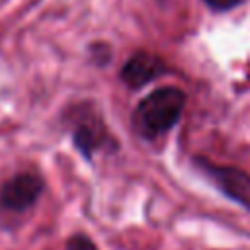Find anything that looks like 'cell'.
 <instances>
[{"label":"cell","instance_id":"obj_1","mask_svg":"<svg viewBox=\"0 0 250 250\" xmlns=\"http://www.w3.org/2000/svg\"><path fill=\"white\" fill-rule=\"evenodd\" d=\"M184 104L186 94L178 88L154 90L137 105L133 113V125L143 137L154 139L178 123Z\"/></svg>","mask_w":250,"mask_h":250},{"label":"cell","instance_id":"obj_2","mask_svg":"<svg viewBox=\"0 0 250 250\" xmlns=\"http://www.w3.org/2000/svg\"><path fill=\"white\" fill-rule=\"evenodd\" d=\"M41 189H43L41 178L31 174V172H23V174H18V176L10 178L2 186L0 201H2L4 207L12 209V211H23V209H27L29 205L35 203Z\"/></svg>","mask_w":250,"mask_h":250},{"label":"cell","instance_id":"obj_3","mask_svg":"<svg viewBox=\"0 0 250 250\" xmlns=\"http://www.w3.org/2000/svg\"><path fill=\"white\" fill-rule=\"evenodd\" d=\"M199 166L209 174L211 180H215L223 193L250 209V176L246 172L229 166H213L205 160H199Z\"/></svg>","mask_w":250,"mask_h":250},{"label":"cell","instance_id":"obj_4","mask_svg":"<svg viewBox=\"0 0 250 250\" xmlns=\"http://www.w3.org/2000/svg\"><path fill=\"white\" fill-rule=\"evenodd\" d=\"M164 72V64L158 57L150 53H135L121 68V78L125 80L127 86L139 88L150 80H154L158 74Z\"/></svg>","mask_w":250,"mask_h":250},{"label":"cell","instance_id":"obj_5","mask_svg":"<svg viewBox=\"0 0 250 250\" xmlns=\"http://www.w3.org/2000/svg\"><path fill=\"white\" fill-rule=\"evenodd\" d=\"M107 139L104 125L96 115H86L76 123L74 129V141L82 152H92L96 150L104 141Z\"/></svg>","mask_w":250,"mask_h":250},{"label":"cell","instance_id":"obj_6","mask_svg":"<svg viewBox=\"0 0 250 250\" xmlns=\"http://www.w3.org/2000/svg\"><path fill=\"white\" fill-rule=\"evenodd\" d=\"M68 250H96V246L90 238L78 234V236H72L68 240Z\"/></svg>","mask_w":250,"mask_h":250},{"label":"cell","instance_id":"obj_7","mask_svg":"<svg viewBox=\"0 0 250 250\" xmlns=\"http://www.w3.org/2000/svg\"><path fill=\"white\" fill-rule=\"evenodd\" d=\"M211 8H215V10H229V8H232V6H236L238 4V0H205Z\"/></svg>","mask_w":250,"mask_h":250}]
</instances>
